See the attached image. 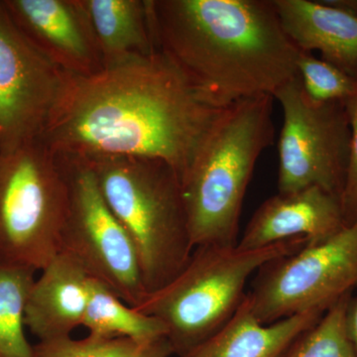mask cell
Listing matches in <instances>:
<instances>
[{"label": "cell", "mask_w": 357, "mask_h": 357, "mask_svg": "<svg viewBox=\"0 0 357 357\" xmlns=\"http://www.w3.org/2000/svg\"><path fill=\"white\" fill-rule=\"evenodd\" d=\"M222 110L158 52L91 76L69 75L40 139L66 158L163 160L181 180Z\"/></svg>", "instance_id": "obj_1"}, {"label": "cell", "mask_w": 357, "mask_h": 357, "mask_svg": "<svg viewBox=\"0 0 357 357\" xmlns=\"http://www.w3.org/2000/svg\"><path fill=\"white\" fill-rule=\"evenodd\" d=\"M157 50L217 109L274 96L301 51L273 0H149Z\"/></svg>", "instance_id": "obj_2"}, {"label": "cell", "mask_w": 357, "mask_h": 357, "mask_svg": "<svg viewBox=\"0 0 357 357\" xmlns=\"http://www.w3.org/2000/svg\"><path fill=\"white\" fill-rule=\"evenodd\" d=\"M272 96L222 109L181 178L192 245L234 246L256 162L274 140Z\"/></svg>", "instance_id": "obj_3"}, {"label": "cell", "mask_w": 357, "mask_h": 357, "mask_svg": "<svg viewBox=\"0 0 357 357\" xmlns=\"http://www.w3.org/2000/svg\"><path fill=\"white\" fill-rule=\"evenodd\" d=\"M82 161L91 167L105 203L132 239L147 293L170 283L195 249L175 169L163 160L139 157Z\"/></svg>", "instance_id": "obj_4"}, {"label": "cell", "mask_w": 357, "mask_h": 357, "mask_svg": "<svg viewBox=\"0 0 357 357\" xmlns=\"http://www.w3.org/2000/svg\"><path fill=\"white\" fill-rule=\"evenodd\" d=\"M306 237H294L257 249L201 245L166 286L149 293L136 311L159 319L174 354L184 356L213 337L245 298L249 277L265 263L297 252Z\"/></svg>", "instance_id": "obj_5"}, {"label": "cell", "mask_w": 357, "mask_h": 357, "mask_svg": "<svg viewBox=\"0 0 357 357\" xmlns=\"http://www.w3.org/2000/svg\"><path fill=\"white\" fill-rule=\"evenodd\" d=\"M70 189L67 163L41 139L0 153V265L42 271L60 253Z\"/></svg>", "instance_id": "obj_6"}, {"label": "cell", "mask_w": 357, "mask_h": 357, "mask_svg": "<svg viewBox=\"0 0 357 357\" xmlns=\"http://www.w3.org/2000/svg\"><path fill=\"white\" fill-rule=\"evenodd\" d=\"M357 287V220L337 236L270 260L248 293L263 325L303 312L326 314Z\"/></svg>", "instance_id": "obj_7"}, {"label": "cell", "mask_w": 357, "mask_h": 357, "mask_svg": "<svg viewBox=\"0 0 357 357\" xmlns=\"http://www.w3.org/2000/svg\"><path fill=\"white\" fill-rule=\"evenodd\" d=\"M283 126L278 143V192L318 187L342 197L351 130L344 102H316L305 93L299 75L273 96Z\"/></svg>", "instance_id": "obj_8"}, {"label": "cell", "mask_w": 357, "mask_h": 357, "mask_svg": "<svg viewBox=\"0 0 357 357\" xmlns=\"http://www.w3.org/2000/svg\"><path fill=\"white\" fill-rule=\"evenodd\" d=\"M61 158L69 169L70 187L61 251L72 256L91 278L105 284L128 306H140L148 293L132 239L105 203L89 164Z\"/></svg>", "instance_id": "obj_9"}, {"label": "cell", "mask_w": 357, "mask_h": 357, "mask_svg": "<svg viewBox=\"0 0 357 357\" xmlns=\"http://www.w3.org/2000/svg\"><path fill=\"white\" fill-rule=\"evenodd\" d=\"M68 77L26 38L0 0V153L42 137Z\"/></svg>", "instance_id": "obj_10"}, {"label": "cell", "mask_w": 357, "mask_h": 357, "mask_svg": "<svg viewBox=\"0 0 357 357\" xmlns=\"http://www.w3.org/2000/svg\"><path fill=\"white\" fill-rule=\"evenodd\" d=\"M21 33L51 62L72 76L105 69L81 0H2Z\"/></svg>", "instance_id": "obj_11"}, {"label": "cell", "mask_w": 357, "mask_h": 357, "mask_svg": "<svg viewBox=\"0 0 357 357\" xmlns=\"http://www.w3.org/2000/svg\"><path fill=\"white\" fill-rule=\"evenodd\" d=\"M344 227L340 197L318 187L278 192L257 208L237 246L262 248L294 237H306L307 245H316Z\"/></svg>", "instance_id": "obj_12"}, {"label": "cell", "mask_w": 357, "mask_h": 357, "mask_svg": "<svg viewBox=\"0 0 357 357\" xmlns=\"http://www.w3.org/2000/svg\"><path fill=\"white\" fill-rule=\"evenodd\" d=\"M89 276L67 253H60L34 281L25 307V326L39 342L70 337L83 326Z\"/></svg>", "instance_id": "obj_13"}, {"label": "cell", "mask_w": 357, "mask_h": 357, "mask_svg": "<svg viewBox=\"0 0 357 357\" xmlns=\"http://www.w3.org/2000/svg\"><path fill=\"white\" fill-rule=\"evenodd\" d=\"M284 31L302 52L357 75V16L326 1L273 0Z\"/></svg>", "instance_id": "obj_14"}, {"label": "cell", "mask_w": 357, "mask_h": 357, "mask_svg": "<svg viewBox=\"0 0 357 357\" xmlns=\"http://www.w3.org/2000/svg\"><path fill=\"white\" fill-rule=\"evenodd\" d=\"M324 314L303 312L263 325L246 294L236 314L217 333L180 357H283L293 342Z\"/></svg>", "instance_id": "obj_15"}, {"label": "cell", "mask_w": 357, "mask_h": 357, "mask_svg": "<svg viewBox=\"0 0 357 357\" xmlns=\"http://www.w3.org/2000/svg\"><path fill=\"white\" fill-rule=\"evenodd\" d=\"M105 68L158 53L149 0H81Z\"/></svg>", "instance_id": "obj_16"}, {"label": "cell", "mask_w": 357, "mask_h": 357, "mask_svg": "<svg viewBox=\"0 0 357 357\" xmlns=\"http://www.w3.org/2000/svg\"><path fill=\"white\" fill-rule=\"evenodd\" d=\"M122 302L105 284L89 277V302L83 321L89 335L130 337L140 342L167 337L166 326L159 319Z\"/></svg>", "instance_id": "obj_17"}, {"label": "cell", "mask_w": 357, "mask_h": 357, "mask_svg": "<svg viewBox=\"0 0 357 357\" xmlns=\"http://www.w3.org/2000/svg\"><path fill=\"white\" fill-rule=\"evenodd\" d=\"M36 272L0 265V357H35L25 335V307Z\"/></svg>", "instance_id": "obj_18"}, {"label": "cell", "mask_w": 357, "mask_h": 357, "mask_svg": "<svg viewBox=\"0 0 357 357\" xmlns=\"http://www.w3.org/2000/svg\"><path fill=\"white\" fill-rule=\"evenodd\" d=\"M35 357H169L174 354L168 338L140 342L130 337H98L84 340L64 337L39 342Z\"/></svg>", "instance_id": "obj_19"}, {"label": "cell", "mask_w": 357, "mask_h": 357, "mask_svg": "<svg viewBox=\"0 0 357 357\" xmlns=\"http://www.w3.org/2000/svg\"><path fill=\"white\" fill-rule=\"evenodd\" d=\"M352 293L326 312L316 325L302 333L283 357H357L347 328L345 312Z\"/></svg>", "instance_id": "obj_20"}, {"label": "cell", "mask_w": 357, "mask_h": 357, "mask_svg": "<svg viewBox=\"0 0 357 357\" xmlns=\"http://www.w3.org/2000/svg\"><path fill=\"white\" fill-rule=\"evenodd\" d=\"M297 69L305 93L314 102H344L357 93V75L347 74L312 53L301 51Z\"/></svg>", "instance_id": "obj_21"}, {"label": "cell", "mask_w": 357, "mask_h": 357, "mask_svg": "<svg viewBox=\"0 0 357 357\" xmlns=\"http://www.w3.org/2000/svg\"><path fill=\"white\" fill-rule=\"evenodd\" d=\"M344 105L351 123V141L347 178L340 203L345 225L349 227L357 220V93L345 100Z\"/></svg>", "instance_id": "obj_22"}, {"label": "cell", "mask_w": 357, "mask_h": 357, "mask_svg": "<svg viewBox=\"0 0 357 357\" xmlns=\"http://www.w3.org/2000/svg\"><path fill=\"white\" fill-rule=\"evenodd\" d=\"M345 328L357 354V297L351 296L345 312Z\"/></svg>", "instance_id": "obj_23"}, {"label": "cell", "mask_w": 357, "mask_h": 357, "mask_svg": "<svg viewBox=\"0 0 357 357\" xmlns=\"http://www.w3.org/2000/svg\"><path fill=\"white\" fill-rule=\"evenodd\" d=\"M333 6L340 7L357 16V0H328Z\"/></svg>", "instance_id": "obj_24"}]
</instances>
